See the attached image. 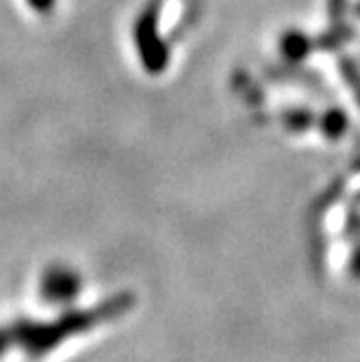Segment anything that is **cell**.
Returning <instances> with one entry per match:
<instances>
[{"instance_id": "6da1fadb", "label": "cell", "mask_w": 360, "mask_h": 362, "mask_svg": "<svg viewBox=\"0 0 360 362\" xmlns=\"http://www.w3.org/2000/svg\"><path fill=\"white\" fill-rule=\"evenodd\" d=\"M133 306H135L133 293H117V295H111V298L103 300L98 306L65 310L59 319H54L50 323L33 321V319H18L11 323L13 334H16V345H20L24 349V354L30 358H42V356L50 354L63 341H68L70 337L85 334L93 325L120 319Z\"/></svg>"}, {"instance_id": "7a4b0ae2", "label": "cell", "mask_w": 360, "mask_h": 362, "mask_svg": "<svg viewBox=\"0 0 360 362\" xmlns=\"http://www.w3.org/2000/svg\"><path fill=\"white\" fill-rule=\"evenodd\" d=\"M158 11L161 5L152 3L135 22L133 37L139 52V61L148 74H163L170 65V46L161 37L158 30Z\"/></svg>"}, {"instance_id": "3957f363", "label": "cell", "mask_w": 360, "mask_h": 362, "mask_svg": "<svg viewBox=\"0 0 360 362\" xmlns=\"http://www.w3.org/2000/svg\"><path fill=\"white\" fill-rule=\"evenodd\" d=\"M83 291V278L76 269L54 262L40 280V298L52 306H70Z\"/></svg>"}, {"instance_id": "277c9868", "label": "cell", "mask_w": 360, "mask_h": 362, "mask_svg": "<svg viewBox=\"0 0 360 362\" xmlns=\"http://www.w3.org/2000/svg\"><path fill=\"white\" fill-rule=\"evenodd\" d=\"M310 50V44H308V37L302 35L298 30H291V33H284L282 40H280V52L284 54V59H291V61H302Z\"/></svg>"}, {"instance_id": "5b68a950", "label": "cell", "mask_w": 360, "mask_h": 362, "mask_svg": "<svg viewBox=\"0 0 360 362\" xmlns=\"http://www.w3.org/2000/svg\"><path fill=\"white\" fill-rule=\"evenodd\" d=\"M347 128V119L341 111H330L328 113V133L330 135H343Z\"/></svg>"}, {"instance_id": "8992f818", "label": "cell", "mask_w": 360, "mask_h": 362, "mask_svg": "<svg viewBox=\"0 0 360 362\" xmlns=\"http://www.w3.org/2000/svg\"><path fill=\"white\" fill-rule=\"evenodd\" d=\"M13 345H16V337H13L11 325H3L0 327V356H5Z\"/></svg>"}, {"instance_id": "52a82bcc", "label": "cell", "mask_w": 360, "mask_h": 362, "mask_svg": "<svg viewBox=\"0 0 360 362\" xmlns=\"http://www.w3.org/2000/svg\"><path fill=\"white\" fill-rule=\"evenodd\" d=\"M28 7L37 13H50L57 5V0H26Z\"/></svg>"}]
</instances>
